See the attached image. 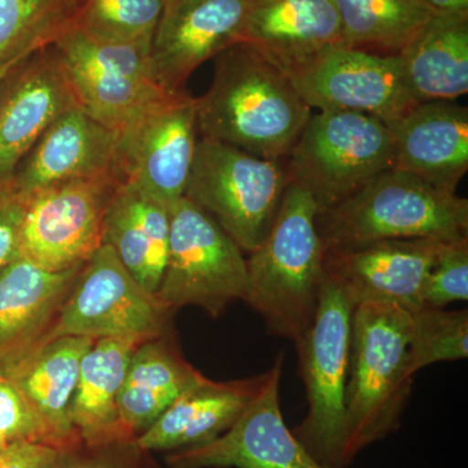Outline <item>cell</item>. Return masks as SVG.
I'll return each mask as SVG.
<instances>
[{"label":"cell","mask_w":468,"mask_h":468,"mask_svg":"<svg viewBox=\"0 0 468 468\" xmlns=\"http://www.w3.org/2000/svg\"><path fill=\"white\" fill-rule=\"evenodd\" d=\"M249 0H168L151 42V63L165 91H185L203 63L242 42Z\"/></svg>","instance_id":"2e32d148"},{"label":"cell","mask_w":468,"mask_h":468,"mask_svg":"<svg viewBox=\"0 0 468 468\" xmlns=\"http://www.w3.org/2000/svg\"><path fill=\"white\" fill-rule=\"evenodd\" d=\"M394 169L448 192L468 171V109L455 101H424L392 125Z\"/></svg>","instance_id":"ffe728a7"},{"label":"cell","mask_w":468,"mask_h":468,"mask_svg":"<svg viewBox=\"0 0 468 468\" xmlns=\"http://www.w3.org/2000/svg\"><path fill=\"white\" fill-rule=\"evenodd\" d=\"M77 11L79 0H0V69L55 45Z\"/></svg>","instance_id":"f1b7e54d"},{"label":"cell","mask_w":468,"mask_h":468,"mask_svg":"<svg viewBox=\"0 0 468 468\" xmlns=\"http://www.w3.org/2000/svg\"><path fill=\"white\" fill-rule=\"evenodd\" d=\"M356 303L325 275L318 309L294 341L309 411L294 435L323 464L343 468L345 396L349 377L351 320Z\"/></svg>","instance_id":"52a82bcc"},{"label":"cell","mask_w":468,"mask_h":468,"mask_svg":"<svg viewBox=\"0 0 468 468\" xmlns=\"http://www.w3.org/2000/svg\"><path fill=\"white\" fill-rule=\"evenodd\" d=\"M169 230V207L125 181L104 218L103 245L112 249L144 288L156 294L167 264Z\"/></svg>","instance_id":"cb8c5ba5"},{"label":"cell","mask_w":468,"mask_h":468,"mask_svg":"<svg viewBox=\"0 0 468 468\" xmlns=\"http://www.w3.org/2000/svg\"><path fill=\"white\" fill-rule=\"evenodd\" d=\"M205 378L184 359L169 335L141 344L117 397L125 432L134 440L143 435L181 394Z\"/></svg>","instance_id":"484cf974"},{"label":"cell","mask_w":468,"mask_h":468,"mask_svg":"<svg viewBox=\"0 0 468 468\" xmlns=\"http://www.w3.org/2000/svg\"><path fill=\"white\" fill-rule=\"evenodd\" d=\"M12 67L3 68V69H0V82H2L3 77L5 76V73H7Z\"/></svg>","instance_id":"74e56055"},{"label":"cell","mask_w":468,"mask_h":468,"mask_svg":"<svg viewBox=\"0 0 468 468\" xmlns=\"http://www.w3.org/2000/svg\"><path fill=\"white\" fill-rule=\"evenodd\" d=\"M27 197L14 184L0 185V272L21 257V230Z\"/></svg>","instance_id":"e575fe53"},{"label":"cell","mask_w":468,"mask_h":468,"mask_svg":"<svg viewBox=\"0 0 468 468\" xmlns=\"http://www.w3.org/2000/svg\"><path fill=\"white\" fill-rule=\"evenodd\" d=\"M198 133L197 98L168 95L117 133L125 180L171 208L184 198Z\"/></svg>","instance_id":"4fadbf2b"},{"label":"cell","mask_w":468,"mask_h":468,"mask_svg":"<svg viewBox=\"0 0 468 468\" xmlns=\"http://www.w3.org/2000/svg\"><path fill=\"white\" fill-rule=\"evenodd\" d=\"M285 73L318 111L366 113L392 125L419 104L410 94L399 55L335 45Z\"/></svg>","instance_id":"7c38bea8"},{"label":"cell","mask_w":468,"mask_h":468,"mask_svg":"<svg viewBox=\"0 0 468 468\" xmlns=\"http://www.w3.org/2000/svg\"><path fill=\"white\" fill-rule=\"evenodd\" d=\"M141 344L134 338H98L86 351L70 406V419L82 442L101 445L134 440L122 426L117 397Z\"/></svg>","instance_id":"d4e9b609"},{"label":"cell","mask_w":468,"mask_h":468,"mask_svg":"<svg viewBox=\"0 0 468 468\" xmlns=\"http://www.w3.org/2000/svg\"><path fill=\"white\" fill-rule=\"evenodd\" d=\"M319 211L313 194L291 181L272 226L246 260L249 280L243 301L260 314L271 334L292 343L313 323L325 279Z\"/></svg>","instance_id":"7a4b0ae2"},{"label":"cell","mask_w":468,"mask_h":468,"mask_svg":"<svg viewBox=\"0 0 468 468\" xmlns=\"http://www.w3.org/2000/svg\"><path fill=\"white\" fill-rule=\"evenodd\" d=\"M82 266L52 272L20 257L0 272V377L46 344Z\"/></svg>","instance_id":"ac0fdd59"},{"label":"cell","mask_w":468,"mask_h":468,"mask_svg":"<svg viewBox=\"0 0 468 468\" xmlns=\"http://www.w3.org/2000/svg\"><path fill=\"white\" fill-rule=\"evenodd\" d=\"M77 106L54 46L15 64L0 82V185L15 172L46 129Z\"/></svg>","instance_id":"9a60e30c"},{"label":"cell","mask_w":468,"mask_h":468,"mask_svg":"<svg viewBox=\"0 0 468 468\" xmlns=\"http://www.w3.org/2000/svg\"><path fill=\"white\" fill-rule=\"evenodd\" d=\"M399 57L417 103L463 97L468 92V15L436 12Z\"/></svg>","instance_id":"4316f807"},{"label":"cell","mask_w":468,"mask_h":468,"mask_svg":"<svg viewBox=\"0 0 468 468\" xmlns=\"http://www.w3.org/2000/svg\"><path fill=\"white\" fill-rule=\"evenodd\" d=\"M167 264L156 297L168 309L197 306L212 318L245 298L248 261L217 221L186 198L169 208Z\"/></svg>","instance_id":"ba28073f"},{"label":"cell","mask_w":468,"mask_h":468,"mask_svg":"<svg viewBox=\"0 0 468 468\" xmlns=\"http://www.w3.org/2000/svg\"><path fill=\"white\" fill-rule=\"evenodd\" d=\"M316 224L325 249L385 239L449 241L468 237V201L393 168L319 211Z\"/></svg>","instance_id":"277c9868"},{"label":"cell","mask_w":468,"mask_h":468,"mask_svg":"<svg viewBox=\"0 0 468 468\" xmlns=\"http://www.w3.org/2000/svg\"><path fill=\"white\" fill-rule=\"evenodd\" d=\"M282 367L284 354L279 353L236 423L214 441L172 452L168 468H334L314 458L286 427L280 408Z\"/></svg>","instance_id":"5bb4252c"},{"label":"cell","mask_w":468,"mask_h":468,"mask_svg":"<svg viewBox=\"0 0 468 468\" xmlns=\"http://www.w3.org/2000/svg\"><path fill=\"white\" fill-rule=\"evenodd\" d=\"M52 46L77 106L116 133L172 94L156 80L149 45L95 41L73 27Z\"/></svg>","instance_id":"9c48e42d"},{"label":"cell","mask_w":468,"mask_h":468,"mask_svg":"<svg viewBox=\"0 0 468 468\" xmlns=\"http://www.w3.org/2000/svg\"><path fill=\"white\" fill-rule=\"evenodd\" d=\"M341 39L335 0H249L242 42L284 72L341 45Z\"/></svg>","instance_id":"44dd1931"},{"label":"cell","mask_w":468,"mask_h":468,"mask_svg":"<svg viewBox=\"0 0 468 468\" xmlns=\"http://www.w3.org/2000/svg\"><path fill=\"white\" fill-rule=\"evenodd\" d=\"M52 468H160L151 457L132 441L101 443V445H80L61 452Z\"/></svg>","instance_id":"d6a6232c"},{"label":"cell","mask_w":468,"mask_h":468,"mask_svg":"<svg viewBox=\"0 0 468 468\" xmlns=\"http://www.w3.org/2000/svg\"><path fill=\"white\" fill-rule=\"evenodd\" d=\"M443 241L437 239H385L325 250V275L343 288L354 303L385 302L409 313L423 303L430 268Z\"/></svg>","instance_id":"e0dca14e"},{"label":"cell","mask_w":468,"mask_h":468,"mask_svg":"<svg viewBox=\"0 0 468 468\" xmlns=\"http://www.w3.org/2000/svg\"><path fill=\"white\" fill-rule=\"evenodd\" d=\"M286 159L291 181L309 190L323 211L394 168L392 129L366 113L319 111Z\"/></svg>","instance_id":"8992f818"},{"label":"cell","mask_w":468,"mask_h":468,"mask_svg":"<svg viewBox=\"0 0 468 468\" xmlns=\"http://www.w3.org/2000/svg\"><path fill=\"white\" fill-rule=\"evenodd\" d=\"M0 439L7 445L21 441L50 445L23 394L5 377H0Z\"/></svg>","instance_id":"836d02e7"},{"label":"cell","mask_w":468,"mask_h":468,"mask_svg":"<svg viewBox=\"0 0 468 468\" xmlns=\"http://www.w3.org/2000/svg\"><path fill=\"white\" fill-rule=\"evenodd\" d=\"M468 300V237L443 241L426 279L423 303L443 309Z\"/></svg>","instance_id":"1f68e13d"},{"label":"cell","mask_w":468,"mask_h":468,"mask_svg":"<svg viewBox=\"0 0 468 468\" xmlns=\"http://www.w3.org/2000/svg\"><path fill=\"white\" fill-rule=\"evenodd\" d=\"M110 174L124 177L119 162V134L76 106L46 129L18 165L12 184L29 197L64 181Z\"/></svg>","instance_id":"d6986e66"},{"label":"cell","mask_w":468,"mask_h":468,"mask_svg":"<svg viewBox=\"0 0 468 468\" xmlns=\"http://www.w3.org/2000/svg\"><path fill=\"white\" fill-rule=\"evenodd\" d=\"M289 183L282 160L261 158L202 138L184 198L214 218L243 252L250 254L272 226Z\"/></svg>","instance_id":"5b68a950"},{"label":"cell","mask_w":468,"mask_h":468,"mask_svg":"<svg viewBox=\"0 0 468 468\" xmlns=\"http://www.w3.org/2000/svg\"><path fill=\"white\" fill-rule=\"evenodd\" d=\"M424 2L440 14L468 15V0H424Z\"/></svg>","instance_id":"8d00e7d4"},{"label":"cell","mask_w":468,"mask_h":468,"mask_svg":"<svg viewBox=\"0 0 468 468\" xmlns=\"http://www.w3.org/2000/svg\"><path fill=\"white\" fill-rule=\"evenodd\" d=\"M468 356V311H446L421 307L411 313L406 372L415 374L439 362L466 359Z\"/></svg>","instance_id":"4dcf8cb0"},{"label":"cell","mask_w":468,"mask_h":468,"mask_svg":"<svg viewBox=\"0 0 468 468\" xmlns=\"http://www.w3.org/2000/svg\"><path fill=\"white\" fill-rule=\"evenodd\" d=\"M410 323L411 313L385 302H363L353 311L343 467L401 424L412 388L406 372Z\"/></svg>","instance_id":"3957f363"},{"label":"cell","mask_w":468,"mask_h":468,"mask_svg":"<svg viewBox=\"0 0 468 468\" xmlns=\"http://www.w3.org/2000/svg\"><path fill=\"white\" fill-rule=\"evenodd\" d=\"M341 45L380 55H399L436 14L424 0H335Z\"/></svg>","instance_id":"83f0119b"},{"label":"cell","mask_w":468,"mask_h":468,"mask_svg":"<svg viewBox=\"0 0 468 468\" xmlns=\"http://www.w3.org/2000/svg\"><path fill=\"white\" fill-rule=\"evenodd\" d=\"M124 183L122 176L101 175L30 194L21 230V257L52 272L85 264L103 245L104 218Z\"/></svg>","instance_id":"8fae6325"},{"label":"cell","mask_w":468,"mask_h":468,"mask_svg":"<svg viewBox=\"0 0 468 468\" xmlns=\"http://www.w3.org/2000/svg\"><path fill=\"white\" fill-rule=\"evenodd\" d=\"M172 313L101 245L80 270L46 344L66 335L146 343L169 335Z\"/></svg>","instance_id":"30bf717a"},{"label":"cell","mask_w":468,"mask_h":468,"mask_svg":"<svg viewBox=\"0 0 468 468\" xmlns=\"http://www.w3.org/2000/svg\"><path fill=\"white\" fill-rule=\"evenodd\" d=\"M5 446H7V443H5V441H3L2 439H0V451H2L3 448H5Z\"/></svg>","instance_id":"f35d334b"},{"label":"cell","mask_w":468,"mask_h":468,"mask_svg":"<svg viewBox=\"0 0 468 468\" xmlns=\"http://www.w3.org/2000/svg\"><path fill=\"white\" fill-rule=\"evenodd\" d=\"M214 60L212 84L197 98L202 138L261 158H286L313 115L291 79L245 42Z\"/></svg>","instance_id":"6da1fadb"},{"label":"cell","mask_w":468,"mask_h":468,"mask_svg":"<svg viewBox=\"0 0 468 468\" xmlns=\"http://www.w3.org/2000/svg\"><path fill=\"white\" fill-rule=\"evenodd\" d=\"M95 340L55 338L27 356L8 375L54 448L67 451L82 442L70 419V406L79 381L80 366Z\"/></svg>","instance_id":"603a6c76"},{"label":"cell","mask_w":468,"mask_h":468,"mask_svg":"<svg viewBox=\"0 0 468 468\" xmlns=\"http://www.w3.org/2000/svg\"><path fill=\"white\" fill-rule=\"evenodd\" d=\"M165 0H79L75 27L95 41L149 45Z\"/></svg>","instance_id":"f546056e"},{"label":"cell","mask_w":468,"mask_h":468,"mask_svg":"<svg viewBox=\"0 0 468 468\" xmlns=\"http://www.w3.org/2000/svg\"><path fill=\"white\" fill-rule=\"evenodd\" d=\"M264 378L266 372L228 383L206 378L181 394L134 441L150 452L184 451L214 441L241 417Z\"/></svg>","instance_id":"7402d4cb"},{"label":"cell","mask_w":468,"mask_h":468,"mask_svg":"<svg viewBox=\"0 0 468 468\" xmlns=\"http://www.w3.org/2000/svg\"><path fill=\"white\" fill-rule=\"evenodd\" d=\"M61 452V449L48 443H9L0 451V468H52L60 458Z\"/></svg>","instance_id":"d590c367"},{"label":"cell","mask_w":468,"mask_h":468,"mask_svg":"<svg viewBox=\"0 0 468 468\" xmlns=\"http://www.w3.org/2000/svg\"><path fill=\"white\" fill-rule=\"evenodd\" d=\"M165 3H167V2H168V0H165Z\"/></svg>","instance_id":"ab89813d"}]
</instances>
